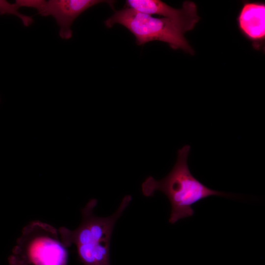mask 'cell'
Segmentation results:
<instances>
[{
	"label": "cell",
	"instance_id": "obj_1",
	"mask_svg": "<svg viewBox=\"0 0 265 265\" xmlns=\"http://www.w3.org/2000/svg\"><path fill=\"white\" fill-rule=\"evenodd\" d=\"M190 147L186 145L177 151L176 163L170 172L160 180L147 177L142 184V192L147 197L160 191L168 198L171 211L169 222L175 224L178 220L194 214L192 206L206 198L216 196L229 199L239 197L227 192L212 189L196 179L189 170L187 159Z\"/></svg>",
	"mask_w": 265,
	"mask_h": 265
},
{
	"label": "cell",
	"instance_id": "obj_2",
	"mask_svg": "<svg viewBox=\"0 0 265 265\" xmlns=\"http://www.w3.org/2000/svg\"><path fill=\"white\" fill-rule=\"evenodd\" d=\"M131 200L130 195L125 196L112 215L103 217L94 214L97 201L91 199L81 210V221L77 228L58 229L62 241L66 247L76 246L84 265H110V243L114 226Z\"/></svg>",
	"mask_w": 265,
	"mask_h": 265
},
{
	"label": "cell",
	"instance_id": "obj_3",
	"mask_svg": "<svg viewBox=\"0 0 265 265\" xmlns=\"http://www.w3.org/2000/svg\"><path fill=\"white\" fill-rule=\"evenodd\" d=\"M199 20L197 12L182 19H172L155 17L125 6L116 11L104 23L107 28L116 24L123 26L134 35L138 46L159 41L167 43L174 50L181 49L193 54V49L184 35L192 30Z\"/></svg>",
	"mask_w": 265,
	"mask_h": 265
},
{
	"label": "cell",
	"instance_id": "obj_4",
	"mask_svg": "<svg viewBox=\"0 0 265 265\" xmlns=\"http://www.w3.org/2000/svg\"><path fill=\"white\" fill-rule=\"evenodd\" d=\"M12 255L27 265H67L68 260L58 229L40 221L23 228Z\"/></svg>",
	"mask_w": 265,
	"mask_h": 265
},
{
	"label": "cell",
	"instance_id": "obj_5",
	"mask_svg": "<svg viewBox=\"0 0 265 265\" xmlns=\"http://www.w3.org/2000/svg\"><path fill=\"white\" fill-rule=\"evenodd\" d=\"M113 2L105 0H17L15 2L19 8H33L41 16L53 17L59 27V35L64 40L72 37L71 26L81 13L99 3L112 5Z\"/></svg>",
	"mask_w": 265,
	"mask_h": 265
},
{
	"label": "cell",
	"instance_id": "obj_6",
	"mask_svg": "<svg viewBox=\"0 0 265 265\" xmlns=\"http://www.w3.org/2000/svg\"><path fill=\"white\" fill-rule=\"evenodd\" d=\"M239 29L260 49L265 39V4L262 2H245L237 18Z\"/></svg>",
	"mask_w": 265,
	"mask_h": 265
},
{
	"label": "cell",
	"instance_id": "obj_7",
	"mask_svg": "<svg viewBox=\"0 0 265 265\" xmlns=\"http://www.w3.org/2000/svg\"><path fill=\"white\" fill-rule=\"evenodd\" d=\"M126 6L152 15H158L172 19H182L197 12V6L191 1L184 2L180 9H176L159 0H127Z\"/></svg>",
	"mask_w": 265,
	"mask_h": 265
},
{
	"label": "cell",
	"instance_id": "obj_8",
	"mask_svg": "<svg viewBox=\"0 0 265 265\" xmlns=\"http://www.w3.org/2000/svg\"><path fill=\"white\" fill-rule=\"evenodd\" d=\"M20 8L15 3H11L5 0H0V15L8 14L17 17L24 26L28 27L34 22L31 17L24 15L19 11Z\"/></svg>",
	"mask_w": 265,
	"mask_h": 265
},
{
	"label": "cell",
	"instance_id": "obj_9",
	"mask_svg": "<svg viewBox=\"0 0 265 265\" xmlns=\"http://www.w3.org/2000/svg\"><path fill=\"white\" fill-rule=\"evenodd\" d=\"M8 262L10 265H27L22 261L12 254L9 256Z\"/></svg>",
	"mask_w": 265,
	"mask_h": 265
}]
</instances>
